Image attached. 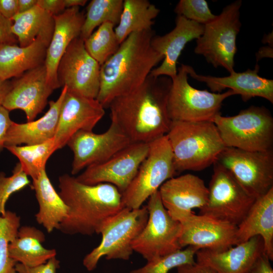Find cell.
<instances>
[{
    "instance_id": "13",
    "label": "cell",
    "mask_w": 273,
    "mask_h": 273,
    "mask_svg": "<svg viewBox=\"0 0 273 273\" xmlns=\"http://www.w3.org/2000/svg\"><path fill=\"white\" fill-rule=\"evenodd\" d=\"M101 65L86 51L79 36L69 44L57 69L60 86L76 94L97 99L100 89Z\"/></svg>"
},
{
    "instance_id": "17",
    "label": "cell",
    "mask_w": 273,
    "mask_h": 273,
    "mask_svg": "<svg viewBox=\"0 0 273 273\" xmlns=\"http://www.w3.org/2000/svg\"><path fill=\"white\" fill-rule=\"evenodd\" d=\"M12 83L2 106L10 112L22 110L27 122L34 120L42 112L55 90L48 81L44 63L15 78Z\"/></svg>"
},
{
    "instance_id": "34",
    "label": "cell",
    "mask_w": 273,
    "mask_h": 273,
    "mask_svg": "<svg viewBox=\"0 0 273 273\" xmlns=\"http://www.w3.org/2000/svg\"><path fill=\"white\" fill-rule=\"evenodd\" d=\"M20 218L15 213L7 210L0 216V273H17V263L9 255V244L17 237Z\"/></svg>"
},
{
    "instance_id": "43",
    "label": "cell",
    "mask_w": 273,
    "mask_h": 273,
    "mask_svg": "<svg viewBox=\"0 0 273 273\" xmlns=\"http://www.w3.org/2000/svg\"><path fill=\"white\" fill-rule=\"evenodd\" d=\"M18 13V0H0V14L11 19Z\"/></svg>"
},
{
    "instance_id": "9",
    "label": "cell",
    "mask_w": 273,
    "mask_h": 273,
    "mask_svg": "<svg viewBox=\"0 0 273 273\" xmlns=\"http://www.w3.org/2000/svg\"><path fill=\"white\" fill-rule=\"evenodd\" d=\"M177 174L166 134L149 143L147 155L130 185L122 193L124 207L132 209L141 208L164 182Z\"/></svg>"
},
{
    "instance_id": "8",
    "label": "cell",
    "mask_w": 273,
    "mask_h": 273,
    "mask_svg": "<svg viewBox=\"0 0 273 273\" xmlns=\"http://www.w3.org/2000/svg\"><path fill=\"white\" fill-rule=\"evenodd\" d=\"M238 0L225 6L212 21L204 25L202 34L196 40L194 52L203 56L208 63L217 68L234 71L236 38L241 27L240 8Z\"/></svg>"
},
{
    "instance_id": "7",
    "label": "cell",
    "mask_w": 273,
    "mask_h": 273,
    "mask_svg": "<svg viewBox=\"0 0 273 273\" xmlns=\"http://www.w3.org/2000/svg\"><path fill=\"white\" fill-rule=\"evenodd\" d=\"M187 65L181 64L172 79L167 100V110L171 121H212L220 114L223 102L236 95L231 90L215 93L200 90L188 82Z\"/></svg>"
},
{
    "instance_id": "30",
    "label": "cell",
    "mask_w": 273,
    "mask_h": 273,
    "mask_svg": "<svg viewBox=\"0 0 273 273\" xmlns=\"http://www.w3.org/2000/svg\"><path fill=\"white\" fill-rule=\"evenodd\" d=\"M160 10L147 0H124L120 21L114 31L121 43L130 34L152 29Z\"/></svg>"
},
{
    "instance_id": "32",
    "label": "cell",
    "mask_w": 273,
    "mask_h": 273,
    "mask_svg": "<svg viewBox=\"0 0 273 273\" xmlns=\"http://www.w3.org/2000/svg\"><path fill=\"white\" fill-rule=\"evenodd\" d=\"M123 5V0H92L86 7V13L80 37L88 38L95 29L106 22L114 26L119 23Z\"/></svg>"
},
{
    "instance_id": "5",
    "label": "cell",
    "mask_w": 273,
    "mask_h": 273,
    "mask_svg": "<svg viewBox=\"0 0 273 273\" xmlns=\"http://www.w3.org/2000/svg\"><path fill=\"white\" fill-rule=\"evenodd\" d=\"M148 218L147 206L135 209L124 207L107 218L98 232L102 235V241L84 257V266L88 271H93L103 256L107 260L129 259L133 251L132 243Z\"/></svg>"
},
{
    "instance_id": "29",
    "label": "cell",
    "mask_w": 273,
    "mask_h": 273,
    "mask_svg": "<svg viewBox=\"0 0 273 273\" xmlns=\"http://www.w3.org/2000/svg\"><path fill=\"white\" fill-rule=\"evenodd\" d=\"M12 20V30L19 46L27 47L37 39L49 46L55 27L54 17L49 12L36 5L25 13L17 14Z\"/></svg>"
},
{
    "instance_id": "4",
    "label": "cell",
    "mask_w": 273,
    "mask_h": 273,
    "mask_svg": "<svg viewBox=\"0 0 273 273\" xmlns=\"http://www.w3.org/2000/svg\"><path fill=\"white\" fill-rule=\"evenodd\" d=\"M166 135L177 173L207 168L226 147L212 121H172Z\"/></svg>"
},
{
    "instance_id": "36",
    "label": "cell",
    "mask_w": 273,
    "mask_h": 273,
    "mask_svg": "<svg viewBox=\"0 0 273 273\" xmlns=\"http://www.w3.org/2000/svg\"><path fill=\"white\" fill-rule=\"evenodd\" d=\"M27 174L23 170L19 163L16 164L12 175L7 176L0 172V216L7 211L6 205L10 197L14 193L23 189L30 184Z\"/></svg>"
},
{
    "instance_id": "33",
    "label": "cell",
    "mask_w": 273,
    "mask_h": 273,
    "mask_svg": "<svg viewBox=\"0 0 273 273\" xmlns=\"http://www.w3.org/2000/svg\"><path fill=\"white\" fill-rule=\"evenodd\" d=\"M114 28L112 23H104L84 40L86 51L101 66L116 53L120 46Z\"/></svg>"
},
{
    "instance_id": "24",
    "label": "cell",
    "mask_w": 273,
    "mask_h": 273,
    "mask_svg": "<svg viewBox=\"0 0 273 273\" xmlns=\"http://www.w3.org/2000/svg\"><path fill=\"white\" fill-rule=\"evenodd\" d=\"M67 88L63 86L55 101L49 102V109L37 120L26 123L12 122L6 136L5 148L21 144L31 145L41 144L54 138L62 104Z\"/></svg>"
},
{
    "instance_id": "37",
    "label": "cell",
    "mask_w": 273,
    "mask_h": 273,
    "mask_svg": "<svg viewBox=\"0 0 273 273\" xmlns=\"http://www.w3.org/2000/svg\"><path fill=\"white\" fill-rule=\"evenodd\" d=\"M174 11L177 15L203 25L213 20L217 16L211 13L205 0H180Z\"/></svg>"
},
{
    "instance_id": "39",
    "label": "cell",
    "mask_w": 273,
    "mask_h": 273,
    "mask_svg": "<svg viewBox=\"0 0 273 273\" xmlns=\"http://www.w3.org/2000/svg\"><path fill=\"white\" fill-rule=\"evenodd\" d=\"M13 21L0 14V44H17L18 40L12 30Z\"/></svg>"
},
{
    "instance_id": "20",
    "label": "cell",
    "mask_w": 273,
    "mask_h": 273,
    "mask_svg": "<svg viewBox=\"0 0 273 273\" xmlns=\"http://www.w3.org/2000/svg\"><path fill=\"white\" fill-rule=\"evenodd\" d=\"M204 25L177 15L175 27L164 35H155L151 44L153 49L163 56L161 64L154 68L150 75L154 77L166 76L171 79L177 72L176 64L186 45L203 33Z\"/></svg>"
},
{
    "instance_id": "42",
    "label": "cell",
    "mask_w": 273,
    "mask_h": 273,
    "mask_svg": "<svg viewBox=\"0 0 273 273\" xmlns=\"http://www.w3.org/2000/svg\"><path fill=\"white\" fill-rule=\"evenodd\" d=\"M247 273H273L269 259L264 253L262 254L256 259Z\"/></svg>"
},
{
    "instance_id": "10",
    "label": "cell",
    "mask_w": 273,
    "mask_h": 273,
    "mask_svg": "<svg viewBox=\"0 0 273 273\" xmlns=\"http://www.w3.org/2000/svg\"><path fill=\"white\" fill-rule=\"evenodd\" d=\"M146 206L148 220L132 243L133 251L149 261L182 249L179 241L181 224L164 208L158 191L149 198Z\"/></svg>"
},
{
    "instance_id": "27",
    "label": "cell",
    "mask_w": 273,
    "mask_h": 273,
    "mask_svg": "<svg viewBox=\"0 0 273 273\" xmlns=\"http://www.w3.org/2000/svg\"><path fill=\"white\" fill-rule=\"evenodd\" d=\"M31 188L35 191L39 205L38 211L35 215L37 223L49 233L59 230L68 216L69 207L54 188L46 170L32 180Z\"/></svg>"
},
{
    "instance_id": "2",
    "label": "cell",
    "mask_w": 273,
    "mask_h": 273,
    "mask_svg": "<svg viewBox=\"0 0 273 273\" xmlns=\"http://www.w3.org/2000/svg\"><path fill=\"white\" fill-rule=\"evenodd\" d=\"M152 29L130 34L101 66L97 100L108 108L115 98L134 90L164 57L152 47Z\"/></svg>"
},
{
    "instance_id": "18",
    "label": "cell",
    "mask_w": 273,
    "mask_h": 273,
    "mask_svg": "<svg viewBox=\"0 0 273 273\" xmlns=\"http://www.w3.org/2000/svg\"><path fill=\"white\" fill-rule=\"evenodd\" d=\"M105 108L97 100L67 90L63 99L54 140L58 149L80 130L93 131L103 118Z\"/></svg>"
},
{
    "instance_id": "11",
    "label": "cell",
    "mask_w": 273,
    "mask_h": 273,
    "mask_svg": "<svg viewBox=\"0 0 273 273\" xmlns=\"http://www.w3.org/2000/svg\"><path fill=\"white\" fill-rule=\"evenodd\" d=\"M213 165L208 200L200 214L238 225L255 199L247 193L228 169L217 161Z\"/></svg>"
},
{
    "instance_id": "45",
    "label": "cell",
    "mask_w": 273,
    "mask_h": 273,
    "mask_svg": "<svg viewBox=\"0 0 273 273\" xmlns=\"http://www.w3.org/2000/svg\"><path fill=\"white\" fill-rule=\"evenodd\" d=\"M12 85V81L4 80L0 78V105H2L5 98L11 89Z\"/></svg>"
},
{
    "instance_id": "15",
    "label": "cell",
    "mask_w": 273,
    "mask_h": 273,
    "mask_svg": "<svg viewBox=\"0 0 273 273\" xmlns=\"http://www.w3.org/2000/svg\"><path fill=\"white\" fill-rule=\"evenodd\" d=\"M130 143L127 136L112 122L102 133L77 132L67 143L73 153L71 174H76L85 168L107 160Z\"/></svg>"
},
{
    "instance_id": "14",
    "label": "cell",
    "mask_w": 273,
    "mask_h": 273,
    "mask_svg": "<svg viewBox=\"0 0 273 273\" xmlns=\"http://www.w3.org/2000/svg\"><path fill=\"white\" fill-rule=\"evenodd\" d=\"M149 143H131L107 160L89 166L76 177L86 185L108 183L123 193L148 154Z\"/></svg>"
},
{
    "instance_id": "25",
    "label": "cell",
    "mask_w": 273,
    "mask_h": 273,
    "mask_svg": "<svg viewBox=\"0 0 273 273\" xmlns=\"http://www.w3.org/2000/svg\"><path fill=\"white\" fill-rule=\"evenodd\" d=\"M237 226L238 244L259 236L263 241L264 254L273 260V188L255 199Z\"/></svg>"
},
{
    "instance_id": "38",
    "label": "cell",
    "mask_w": 273,
    "mask_h": 273,
    "mask_svg": "<svg viewBox=\"0 0 273 273\" xmlns=\"http://www.w3.org/2000/svg\"><path fill=\"white\" fill-rule=\"evenodd\" d=\"M60 261L54 257L46 263L34 266H27L17 263L15 268L17 273H56Z\"/></svg>"
},
{
    "instance_id": "3",
    "label": "cell",
    "mask_w": 273,
    "mask_h": 273,
    "mask_svg": "<svg viewBox=\"0 0 273 273\" xmlns=\"http://www.w3.org/2000/svg\"><path fill=\"white\" fill-rule=\"evenodd\" d=\"M59 195L69 207L59 228L67 235L98 234L103 222L124 207L122 194L108 183L86 185L64 174L59 177Z\"/></svg>"
},
{
    "instance_id": "22",
    "label": "cell",
    "mask_w": 273,
    "mask_h": 273,
    "mask_svg": "<svg viewBox=\"0 0 273 273\" xmlns=\"http://www.w3.org/2000/svg\"><path fill=\"white\" fill-rule=\"evenodd\" d=\"M53 17L55 27L47 49L44 65L48 81L56 89L61 87L57 78L59 62L71 42L80 36L85 15L79 7H72Z\"/></svg>"
},
{
    "instance_id": "41",
    "label": "cell",
    "mask_w": 273,
    "mask_h": 273,
    "mask_svg": "<svg viewBox=\"0 0 273 273\" xmlns=\"http://www.w3.org/2000/svg\"><path fill=\"white\" fill-rule=\"evenodd\" d=\"M36 5L53 16L59 14L66 9L64 0H37Z\"/></svg>"
},
{
    "instance_id": "40",
    "label": "cell",
    "mask_w": 273,
    "mask_h": 273,
    "mask_svg": "<svg viewBox=\"0 0 273 273\" xmlns=\"http://www.w3.org/2000/svg\"><path fill=\"white\" fill-rule=\"evenodd\" d=\"M12 122L10 117V111L0 105V154L5 148L6 134Z\"/></svg>"
},
{
    "instance_id": "47",
    "label": "cell",
    "mask_w": 273,
    "mask_h": 273,
    "mask_svg": "<svg viewBox=\"0 0 273 273\" xmlns=\"http://www.w3.org/2000/svg\"><path fill=\"white\" fill-rule=\"evenodd\" d=\"M86 0H64V4L66 9L72 7H79L84 6L86 3Z\"/></svg>"
},
{
    "instance_id": "1",
    "label": "cell",
    "mask_w": 273,
    "mask_h": 273,
    "mask_svg": "<svg viewBox=\"0 0 273 273\" xmlns=\"http://www.w3.org/2000/svg\"><path fill=\"white\" fill-rule=\"evenodd\" d=\"M171 84L169 77L149 74L139 87L110 103L111 122L131 143H150L166 135L172 122L167 110Z\"/></svg>"
},
{
    "instance_id": "46",
    "label": "cell",
    "mask_w": 273,
    "mask_h": 273,
    "mask_svg": "<svg viewBox=\"0 0 273 273\" xmlns=\"http://www.w3.org/2000/svg\"><path fill=\"white\" fill-rule=\"evenodd\" d=\"M37 4V0H18V13H25Z\"/></svg>"
},
{
    "instance_id": "12",
    "label": "cell",
    "mask_w": 273,
    "mask_h": 273,
    "mask_svg": "<svg viewBox=\"0 0 273 273\" xmlns=\"http://www.w3.org/2000/svg\"><path fill=\"white\" fill-rule=\"evenodd\" d=\"M255 199L273 188V150L249 151L225 147L216 161Z\"/></svg>"
},
{
    "instance_id": "21",
    "label": "cell",
    "mask_w": 273,
    "mask_h": 273,
    "mask_svg": "<svg viewBox=\"0 0 273 273\" xmlns=\"http://www.w3.org/2000/svg\"><path fill=\"white\" fill-rule=\"evenodd\" d=\"M188 75L194 79L203 82L212 92L220 93L230 88L235 95H240L246 102L254 97H261L273 103V80L262 77L258 74L259 66L244 72L230 73L225 77H215L197 74L193 68L187 65Z\"/></svg>"
},
{
    "instance_id": "6",
    "label": "cell",
    "mask_w": 273,
    "mask_h": 273,
    "mask_svg": "<svg viewBox=\"0 0 273 273\" xmlns=\"http://www.w3.org/2000/svg\"><path fill=\"white\" fill-rule=\"evenodd\" d=\"M216 125L226 147L249 151L273 148V117L264 107L252 106L232 116L216 115Z\"/></svg>"
},
{
    "instance_id": "26",
    "label": "cell",
    "mask_w": 273,
    "mask_h": 273,
    "mask_svg": "<svg viewBox=\"0 0 273 273\" xmlns=\"http://www.w3.org/2000/svg\"><path fill=\"white\" fill-rule=\"evenodd\" d=\"M48 47L40 39L25 47L17 44H0V78H15L44 64Z\"/></svg>"
},
{
    "instance_id": "35",
    "label": "cell",
    "mask_w": 273,
    "mask_h": 273,
    "mask_svg": "<svg viewBox=\"0 0 273 273\" xmlns=\"http://www.w3.org/2000/svg\"><path fill=\"white\" fill-rule=\"evenodd\" d=\"M198 249L192 246H188L184 250L156 258L143 266L131 270L130 273H168L171 269L178 266L193 264L196 253Z\"/></svg>"
},
{
    "instance_id": "44",
    "label": "cell",
    "mask_w": 273,
    "mask_h": 273,
    "mask_svg": "<svg viewBox=\"0 0 273 273\" xmlns=\"http://www.w3.org/2000/svg\"><path fill=\"white\" fill-rule=\"evenodd\" d=\"M177 273H214L209 267L196 262L178 266Z\"/></svg>"
},
{
    "instance_id": "31",
    "label": "cell",
    "mask_w": 273,
    "mask_h": 273,
    "mask_svg": "<svg viewBox=\"0 0 273 273\" xmlns=\"http://www.w3.org/2000/svg\"><path fill=\"white\" fill-rule=\"evenodd\" d=\"M19 160L24 172L32 180L43 170L49 158L58 149L54 138L41 144L6 147Z\"/></svg>"
},
{
    "instance_id": "28",
    "label": "cell",
    "mask_w": 273,
    "mask_h": 273,
    "mask_svg": "<svg viewBox=\"0 0 273 273\" xmlns=\"http://www.w3.org/2000/svg\"><path fill=\"white\" fill-rule=\"evenodd\" d=\"M44 233L34 226L20 227L17 237L9 244L10 256L17 263L34 266L46 263L56 257L55 249L45 248L42 243Z\"/></svg>"
},
{
    "instance_id": "23",
    "label": "cell",
    "mask_w": 273,
    "mask_h": 273,
    "mask_svg": "<svg viewBox=\"0 0 273 273\" xmlns=\"http://www.w3.org/2000/svg\"><path fill=\"white\" fill-rule=\"evenodd\" d=\"M263 252V240L257 236L222 251L198 250L195 257L197 262L207 266L214 273H247Z\"/></svg>"
},
{
    "instance_id": "16",
    "label": "cell",
    "mask_w": 273,
    "mask_h": 273,
    "mask_svg": "<svg viewBox=\"0 0 273 273\" xmlns=\"http://www.w3.org/2000/svg\"><path fill=\"white\" fill-rule=\"evenodd\" d=\"M179 244L183 248L222 251L238 244L237 225L203 214L194 212L179 221Z\"/></svg>"
},
{
    "instance_id": "19",
    "label": "cell",
    "mask_w": 273,
    "mask_h": 273,
    "mask_svg": "<svg viewBox=\"0 0 273 273\" xmlns=\"http://www.w3.org/2000/svg\"><path fill=\"white\" fill-rule=\"evenodd\" d=\"M164 208L170 216L178 221L207 203L208 189L199 176L187 173L173 177L164 182L159 190Z\"/></svg>"
}]
</instances>
